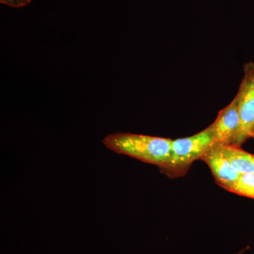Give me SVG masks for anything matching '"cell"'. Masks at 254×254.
I'll return each instance as SVG.
<instances>
[{
    "label": "cell",
    "instance_id": "cell-1",
    "mask_svg": "<svg viewBox=\"0 0 254 254\" xmlns=\"http://www.w3.org/2000/svg\"><path fill=\"white\" fill-rule=\"evenodd\" d=\"M108 149L141 160L161 170L171 157L172 139L131 133H111L103 140Z\"/></svg>",
    "mask_w": 254,
    "mask_h": 254
},
{
    "label": "cell",
    "instance_id": "cell-2",
    "mask_svg": "<svg viewBox=\"0 0 254 254\" xmlns=\"http://www.w3.org/2000/svg\"><path fill=\"white\" fill-rule=\"evenodd\" d=\"M215 143L210 125L193 136L172 140L170 161L160 171L172 179L185 176L192 163L200 160Z\"/></svg>",
    "mask_w": 254,
    "mask_h": 254
},
{
    "label": "cell",
    "instance_id": "cell-3",
    "mask_svg": "<svg viewBox=\"0 0 254 254\" xmlns=\"http://www.w3.org/2000/svg\"><path fill=\"white\" fill-rule=\"evenodd\" d=\"M243 72V78L236 95L241 117L237 146H241L250 138L251 130L254 126V62L246 63Z\"/></svg>",
    "mask_w": 254,
    "mask_h": 254
},
{
    "label": "cell",
    "instance_id": "cell-4",
    "mask_svg": "<svg viewBox=\"0 0 254 254\" xmlns=\"http://www.w3.org/2000/svg\"><path fill=\"white\" fill-rule=\"evenodd\" d=\"M210 127L215 143L236 145L241 128L240 108L236 95L230 104L219 112Z\"/></svg>",
    "mask_w": 254,
    "mask_h": 254
},
{
    "label": "cell",
    "instance_id": "cell-5",
    "mask_svg": "<svg viewBox=\"0 0 254 254\" xmlns=\"http://www.w3.org/2000/svg\"><path fill=\"white\" fill-rule=\"evenodd\" d=\"M200 160L208 165L217 185L231 192L241 174L224 155L221 145L215 143Z\"/></svg>",
    "mask_w": 254,
    "mask_h": 254
},
{
    "label": "cell",
    "instance_id": "cell-6",
    "mask_svg": "<svg viewBox=\"0 0 254 254\" xmlns=\"http://www.w3.org/2000/svg\"><path fill=\"white\" fill-rule=\"evenodd\" d=\"M219 144V143H218ZM224 155L240 174H254V155L233 145H222Z\"/></svg>",
    "mask_w": 254,
    "mask_h": 254
},
{
    "label": "cell",
    "instance_id": "cell-7",
    "mask_svg": "<svg viewBox=\"0 0 254 254\" xmlns=\"http://www.w3.org/2000/svg\"><path fill=\"white\" fill-rule=\"evenodd\" d=\"M231 193L254 199V174H241Z\"/></svg>",
    "mask_w": 254,
    "mask_h": 254
},
{
    "label": "cell",
    "instance_id": "cell-8",
    "mask_svg": "<svg viewBox=\"0 0 254 254\" xmlns=\"http://www.w3.org/2000/svg\"><path fill=\"white\" fill-rule=\"evenodd\" d=\"M2 4L8 5L11 7H21L31 2V0H0Z\"/></svg>",
    "mask_w": 254,
    "mask_h": 254
},
{
    "label": "cell",
    "instance_id": "cell-9",
    "mask_svg": "<svg viewBox=\"0 0 254 254\" xmlns=\"http://www.w3.org/2000/svg\"><path fill=\"white\" fill-rule=\"evenodd\" d=\"M250 138H254V126L253 128H252V129L251 130L250 133Z\"/></svg>",
    "mask_w": 254,
    "mask_h": 254
},
{
    "label": "cell",
    "instance_id": "cell-10",
    "mask_svg": "<svg viewBox=\"0 0 254 254\" xmlns=\"http://www.w3.org/2000/svg\"><path fill=\"white\" fill-rule=\"evenodd\" d=\"M247 249H248V248L243 249V250L240 251V252H237V253L235 254H243L244 253H245L246 251L247 250Z\"/></svg>",
    "mask_w": 254,
    "mask_h": 254
}]
</instances>
